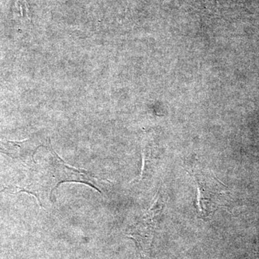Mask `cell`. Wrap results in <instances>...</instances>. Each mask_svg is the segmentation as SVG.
Listing matches in <instances>:
<instances>
[{
  "mask_svg": "<svg viewBox=\"0 0 259 259\" xmlns=\"http://www.w3.org/2000/svg\"><path fill=\"white\" fill-rule=\"evenodd\" d=\"M193 177L197 185V214L202 219H207L221 207L224 186L214 177L199 170L193 171Z\"/></svg>",
  "mask_w": 259,
  "mask_h": 259,
  "instance_id": "6da1fadb",
  "label": "cell"
}]
</instances>
